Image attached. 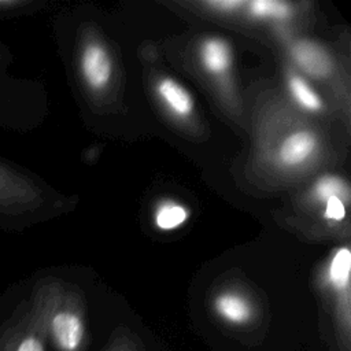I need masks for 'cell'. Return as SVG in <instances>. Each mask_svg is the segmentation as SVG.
Instances as JSON below:
<instances>
[{"mask_svg":"<svg viewBox=\"0 0 351 351\" xmlns=\"http://www.w3.org/2000/svg\"><path fill=\"white\" fill-rule=\"evenodd\" d=\"M55 351H86V322L80 304L55 281H37L25 299Z\"/></svg>","mask_w":351,"mask_h":351,"instance_id":"obj_1","label":"cell"},{"mask_svg":"<svg viewBox=\"0 0 351 351\" xmlns=\"http://www.w3.org/2000/svg\"><path fill=\"white\" fill-rule=\"evenodd\" d=\"M47 188L19 163L0 155V232H21L48 210Z\"/></svg>","mask_w":351,"mask_h":351,"instance_id":"obj_2","label":"cell"},{"mask_svg":"<svg viewBox=\"0 0 351 351\" xmlns=\"http://www.w3.org/2000/svg\"><path fill=\"white\" fill-rule=\"evenodd\" d=\"M14 55L0 38V129L23 133L40 114V96L34 82L11 73Z\"/></svg>","mask_w":351,"mask_h":351,"instance_id":"obj_3","label":"cell"},{"mask_svg":"<svg viewBox=\"0 0 351 351\" xmlns=\"http://www.w3.org/2000/svg\"><path fill=\"white\" fill-rule=\"evenodd\" d=\"M47 343L45 332L25 299L0 325V351H47Z\"/></svg>","mask_w":351,"mask_h":351,"instance_id":"obj_4","label":"cell"},{"mask_svg":"<svg viewBox=\"0 0 351 351\" xmlns=\"http://www.w3.org/2000/svg\"><path fill=\"white\" fill-rule=\"evenodd\" d=\"M80 71L85 84L90 89L104 88L112 73L111 60L107 51L99 44H88L80 56Z\"/></svg>","mask_w":351,"mask_h":351,"instance_id":"obj_5","label":"cell"},{"mask_svg":"<svg viewBox=\"0 0 351 351\" xmlns=\"http://www.w3.org/2000/svg\"><path fill=\"white\" fill-rule=\"evenodd\" d=\"M291 53L296 64L308 75L325 78L332 71V60L322 47L310 41L299 40L293 43Z\"/></svg>","mask_w":351,"mask_h":351,"instance_id":"obj_6","label":"cell"},{"mask_svg":"<svg viewBox=\"0 0 351 351\" xmlns=\"http://www.w3.org/2000/svg\"><path fill=\"white\" fill-rule=\"evenodd\" d=\"M213 308L215 314L226 324L241 326L251 321L254 308L247 298L237 292H221L214 298Z\"/></svg>","mask_w":351,"mask_h":351,"instance_id":"obj_7","label":"cell"},{"mask_svg":"<svg viewBox=\"0 0 351 351\" xmlns=\"http://www.w3.org/2000/svg\"><path fill=\"white\" fill-rule=\"evenodd\" d=\"M317 148V138L307 130H299L289 134L278 149V160L287 166L293 167L306 162Z\"/></svg>","mask_w":351,"mask_h":351,"instance_id":"obj_8","label":"cell"},{"mask_svg":"<svg viewBox=\"0 0 351 351\" xmlns=\"http://www.w3.org/2000/svg\"><path fill=\"white\" fill-rule=\"evenodd\" d=\"M158 93L165 104L178 117H186L193 110V100L188 90L171 78H163L158 82Z\"/></svg>","mask_w":351,"mask_h":351,"instance_id":"obj_9","label":"cell"},{"mask_svg":"<svg viewBox=\"0 0 351 351\" xmlns=\"http://www.w3.org/2000/svg\"><path fill=\"white\" fill-rule=\"evenodd\" d=\"M200 56L206 70L213 74L226 71L232 62V52L228 43L218 37L208 38L203 43Z\"/></svg>","mask_w":351,"mask_h":351,"instance_id":"obj_10","label":"cell"},{"mask_svg":"<svg viewBox=\"0 0 351 351\" xmlns=\"http://www.w3.org/2000/svg\"><path fill=\"white\" fill-rule=\"evenodd\" d=\"M350 267L351 252L347 247H343L336 251L328 269V281L335 291L347 292L350 282Z\"/></svg>","mask_w":351,"mask_h":351,"instance_id":"obj_11","label":"cell"},{"mask_svg":"<svg viewBox=\"0 0 351 351\" xmlns=\"http://www.w3.org/2000/svg\"><path fill=\"white\" fill-rule=\"evenodd\" d=\"M288 86L291 95L296 100V103L308 110V111H319L322 108L321 97L311 89V86L299 75H291L288 80Z\"/></svg>","mask_w":351,"mask_h":351,"instance_id":"obj_12","label":"cell"},{"mask_svg":"<svg viewBox=\"0 0 351 351\" xmlns=\"http://www.w3.org/2000/svg\"><path fill=\"white\" fill-rule=\"evenodd\" d=\"M186 218H188L186 208L173 202H166L160 204L155 213V223L159 229H163V230L178 228L186 221Z\"/></svg>","mask_w":351,"mask_h":351,"instance_id":"obj_13","label":"cell"},{"mask_svg":"<svg viewBox=\"0 0 351 351\" xmlns=\"http://www.w3.org/2000/svg\"><path fill=\"white\" fill-rule=\"evenodd\" d=\"M248 10L256 18L269 19H284L292 14L291 4L278 0H254L248 3Z\"/></svg>","mask_w":351,"mask_h":351,"instance_id":"obj_14","label":"cell"},{"mask_svg":"<svg viewBox=\"0 0 351 351\" xmlns=\"http://www.w3.org/2000/svg\"><path fill=\"white\" fill-rule=\"evenodd\" d=\"M37 0H0V22H8L37 11Z\"/></svg>","mask_w":351,"mask_h":351,"instance_id":"obj_15","label":"cell"},{"mask_svg":"<svg viewBox=\"0 0 351 351\" xmlns=\"http://www.w3.org/2000/svg\"><path fill=\"white\" fill-rule=\"evenodd\" d=\"M314 192L317 195V197L322 202L330 199V197H339L343 202L348 200V188L344 184V181L341 178L333 177V176H328L321 178L315 188Z\"/></svg>","mask_w":351,"mask_h":351,"instance_id":"obj_16","label":"cell"},{"mask_svg":"<svg viewBox=\"0 0 351 351\" xmlns=\"http://www.w3.org/2000/svg\"><path fill=\"white\" fill-rule=\"evenodd\" d=\"M346 215L344 202L339 197H330L325 200V217L333 221H341Z\"/></svg>","mask_w":351,"mask_h":351,"instance_id":"obj_17","label":"cell"},{"mask_svg":"<svg viewBox=\"0 0 351 351\" xmlns=\"http://www.w3.org/2000/svg\"><path fill=\"white\" fill-rule=\"evenodd\" d=\"M244 3L239 1V0H215V1H207L206 5L218 10L221 12H232L236 8L241 7Z\"/></svg>","mask_w":351,"mask_h":351,"instance_id":"obj_18","label":"cell"},{"mask_svg":"<svg viewBox=\"0 0 351 351\" xmlns=\"http://www.w3.org/2000/svg\"><path fill=\"white\" fill-rule=\"evenodd\" d=\"M106 351H136V347L132 343V340L122 339V340H114L112 346L108 347Z\"/></svg>","mask_w":351,"mask_h":351,"instance_id":"obj_19","label":"cell"}]
</instances>
